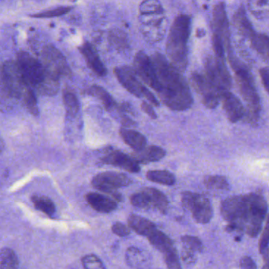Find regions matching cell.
<instances>
[{
    "mask_svg": "<svg viewBox=\"0 0 269 269\" xmlns=\"http://www.w3.org/2000/svg\"><path fill=\"white\" fill-rule=\"evenodd\" d=\"M114 73L116 79L128 92H130L137 98H145L154 106H160V102L154 97L153 94L138 80L133 69L126 66L118 67L114 69Z\"/></svg>",
    "mask_w": 269,
    "mask_h": 269,
    "instance_id": "ba28073f",
    "label": "cell"
},
{
    "mask_svg": "<svg viewBox=\"0 0 269 269\" xmlns=\"http://www.w3.org/2000/svg\"><path fill=\"white\" fill-rule=\"evenodd\" d=\"M260 76L266 92H268L269 70L267 67H263L260 70Z\"/></svg>",
    "mask_w": 269,
    "mask_h": 269,
    "instance_id": "c3c4849f",
    "label": "cell"
},
{
    "mask_svg": "<svg viewBox=\"0 0 269 269\" xmlns=\"http://www.w3.org/2000/svg\"><path fill=\"white\" fill-rule=\"evenodd\" d=\"M21 99L23 100L24 105L26 106L28 111L36 116L39 114V108H38L37 101H36V95L34 91L31 88L28 87L23 92Z\"/></svg>",
    "mask_w": 269,
    "mask_h": 269,
    "instance_id": "d590c367",
    "label": "cell"
},
{
    "mask_svg": "<svg viewBox=\"0 0 269 269\" xmlns=\"http://www.w3.org/2000/svg\"><path fill=\"white\" fill-rule=\"evenodd\" d=\"M251 47L257 51L266 62L268 60V36L266 34H256L251 40Z\"/></svg>",
    "mask_w": 269,
    "mask_h": 269,
    "instance_id": "1f68e13d",
    "label": "cell"
},
{
    "mask_svg": "<svg viewBox=\"0 0 269 269\" xmlns=\"http://www.w3.org/2000/svg\"><path fill=\"white\" fill-rule=\"evenodd\" d=\"M233 25L238 31V33L249 41L257 34L249 18L247 17L245 7L243 6H241L234 14Z\"/></svg>",
    "mask_w": 269,
    "mask_h": 269,
    "instance_id": "ffe728a7",
    "label": "cell"
},
{
    "mask_svg": "<svg viewBox=\"0 0 269 269\" xmlns=\"http://www.w3.org/2000/svg\"><path fill=\"white\" fill-rule=\"evenodd\" d=\"M166 156V151L161 147L151 145L145 147L139 152H134L132 157L138 164H146L148 163L157 162Z\"/></svg>",
    "mask_w": 269,
    "mask_h": 269,
    "instance_id": "44dd1931",
    "label": "cell"
},
{
    "mask_svg": "<svg viewBox=\"0 0 269 269\" xmlns=\"http://www.w3.org/2000/svg\"><path fill=\"white\" fill-rule=\"evenodd\" d=\"M17 63L26 85L35 90L41 85L47 74L42 63L26 51L17 54Z\"/></svg>",
    "mask_w": 269,
    "mask_h": 269,
    "instance_id": "8992f818",
    "label": "cell"
},
{
    "mask_svg": "<svg viewBox=\"0 0 269 269\" xmlns=\"http://www.w3.org/2000/svg\"><path fill=\"white\" fill-rule=\"evenodd\" d=\"M101 160L104 164L120 167L130 173H138L141 170L139 164L135 161L133 157L119 150H108Z\"/></svg>",
    "mask_w": 269,
    "mask_h": 269,
    "instance_id": "e0dca14e",
    "label": "cell"
},
{
    "mask_svg": "<svg viewBox=\"0 0 269 269\" xmlns=\"http://www.w3.org/2000/svg\"><path fill=\"white\" fill-rule=\"evenodd\" d=\"M213 35L223 41L227 54L232 52L228 17L224 3H219L215 6L213 14Z\"/></svg>",
    "mask_w": 269,
    "mask_h": 269,
    "instance_id": "9a60e30c",
    "label": "cell"
},
{
    "mask_svg": "<svg viewBox=\"0 0 269 269\" xmlns=\"http://www.w3.org/2000/svg\"><path fill=\"white\" fill-rule=\"evenodd\" d=\"M268 229H267V220L266 221L265 227L263 230L262 235L259 241V252L262 255L265 262H267L268 258Z\"/></svg>",
    "mask_w": 269,
    "mask_h": 269,
    "instance_id": "ee69618b",
    "label": "cell"
},
{
    "mask_svg": "<svg viewBox=\"0 0 269 269\" xmlns=\"http://www.w3.org/2000/svg\"><path fill=\"white\" fill-rule=\"evenodd\" d=\"M262 269H268V267H267V262H265V264L263 266Z\"/></svg>",
    "mask_w": 269,
    "mask_h": 269,
    "instance_id": "f5cc1de1",
    "label": "cell"
},
{
    "mask_svg": "<svg viewBox=\"0 0 269 269\" xmlns=\"http://www.w3.org/2000/svg\"><path fill=\"white\" fill-rule=\"evenodd\" d=\"M140 14H163L164 7L157 1H145L139 7Z\"/></svg>",
    "mask_w": 269,
    "mask_h": 269,
    "instance_id": "8d00e7d4",
    "label": "cell"
},
{
    "mask_svg": "<svg viewBox=\"0 0 269 269\" xmlns=\"http://www.w3.org/2000/svg\"><path fill=\"white\" fill-rule=\"evenodd\" d=\"M141 107H142V111L146 113L148 116H149L152 120H156L157 119V113L154 111L153 107L150 105L146 101H143L141 104Z\"/></svg>",
    "mask_w": 269,
    "mask_h": 269,
    "instance_id": "681fc988",
    "label": "cell"
},
{
    "mask_svg": "<svg viewBox=\"0 0 269 269\" xmlns=\"http://www.w3.org/2000/svg\"><path fill=\"white\" fill-rule=\"evenodd\" d=\"M182 260L186 264H191L196 261V257L195 255V252H193L190 249L185 247L184 249L182 252Z\"/></svg>",
    "mask_w": 269,
    "mask_h": 269,
    "instance_id": "7dc6e473",
    "label": "cell"
},
{
    "mask_svg": "<svg viewBox=\"0 0 269 269\" xmlns=\"http://www.w3.org/2000/svg\"><path fill=\"white\" fill-rule=\"evenodd\" d=\"M32 202L36 209L45 213L48 217H53L56 213L55 204L52 200L43 195H34L32 197Z\"/></svg>",
    "mask_w": 269,
    "mask_h": 269,
    "instance_id": "f546056e",
    "label": "cell"
},
{
    "mask_svg": "<svg viewBox=\"0 0 269 269\" xmlns=\"http://www.w3.org/2000/svg\"><path fill=\"white\" fill-rule=\"evenodd\" d=\"M41 56L42 61L41 63L43 67L54 77L60 79L62 77L70 76L71 71L68 63L61 51L55 47L50 45L45 46Z\"/></svg>",
    "mask_w": 269,
    "mask_h": 269,
    "instance_id": "8fae6325",
    "label": "cell"
},
{
    "mask_svg": "<svg viewBox=\"0 0 269 269\" xmlns=\"http://www.w3.org/2000/svg\"><path fill=\"white\" fill-rule=\"evenodd\" d=\"M111 230L114 235L120 237H126L130 234V230L126 225L121 222H116L111 227Z\"/></svg>",
    "mask_w": 269,
    "mask_h": 269,
    "instance_id": "f6af8a7d",
    "label": "cell"
},
{
    "mask_svg": "<svg viewBox=\"0 0 269 269\" xmlns=\"http://www.w3.org/2000/svg\"><path fill=\"white\" fill-rule=\"evenodd\" d=\"M222 217L227 222L226 230L242 232L255 238L261 233L267 217V203L257 193L227 198L221 203Z\"/></svg>",
    "mask_w": 269,
    "mask_h": 269,
    "instance_id": "6da1fadb",
    "label": "cell"
},
{
    "mask_svg": "<svg viewBox=\"0 0 269 269\" xmlns=\"http://www.w3.org/2000/svg\"><path fill=\"white\" fill-rule=\"evenodd\" d=\"M120 134L123 142L129 145L134 152H139L146 147V138L140 132L131 129L121 128Z\"/></svg>",
    "mask_w": 269,
    "mask_h": 269,
    "instance_id": "603a6c76",
    "label": "cell"
},
{
    "mask_svg": "<svg viewBox=\"0 0 269 269\" xmlns=\"http://www.w3.org/2000/svg\"><path fill=\"white\" fill-rule=\"evenodd\" d=\"M88 93L99 99L102 102L104 108L107 111H113L118 107V104H116V101L113 99L111 94L100 85H94L91 86L88 89Z\"/></svg>",
    "mask_w": 269,
    "mask_h": 269,
    "instance_id": "484cf974",
    "label": "cell"
},
{
    "mask_svg": "<svg viewBox=\"0 0 269 269\" xmlns=\"http://www.w3.org/2000/svg\"><path fill=\"white\" fill-rule=\"evenodd\" d=\"M59 89H60V79L54 77L47 71L45 79L35 91L41 95H54L58 92Z\"/></svg>",
    "mask_w": 269,
    "mask_h": 269,
    "instance_id": "83f0119b",
    "label": "cell"
},
{
    "mask_svg": "<svg viewBox=\"0 0 269 269\" xmlns=\"http://www.w3.org/2000/svg\"><path fill=\"white\" fill-rule=\"evenodd\" d=\"M204 186L212 190H228L230 189L228 181L224 176H208L204 179Z\"/></svg>",
    "mask_w": 269,
    "mask_h": 269,
    "instance_id": "d6a6232c",
    "label": "cell"
},
{
    "mask_svg": "<svg viewBox=\"0 0 269 269\" xmlns=\"http://www.w3.org/2000/svg\"><path fill=\"white\" fill-rule=\"evenodd\" d=\"M79 51L85 58L89 68L100 77H105L107 73V68L94 47L89 42H85L79 48Z\"/></svg>",
    "mask_w": 269,
    "mask_h": 269,
    "instance_id": "ac0fdd59",
    "label": "cell"
},
{
    "mask_svg": "<svg viewBox=\"0 0 269 269\" xmlns=\"http://www.w3.org/2000/svg\"><path fill=\"white\" fill-rule=\"evenodd\" d=\"M85 200L91 208L98 213H112L118 207L116 200L101 193H89L85 196Z\"/></svg>",
    "mask_w": 269,
    "mask_h": 269,
    "instance_id": "d6986e66",
    "label": "cell"
},
{
    "mask_svg": "<svg viewBox=\"0 0 269 269\" xmlns=\"http://www.w3.org/2000/svg\"><path fill=\"white\" fill-rule=\"evenodd\" d=\"M190 82L193 87L201 98L204 107L214 109L218 106L220 94L204 75L193 73L190 76Z\"/></svg>",
    "mask_w": 269,
    "mask_h": 269,
    "instance_id": "4fadbf2b",
    "label": "cell"
},
{
    "mask_svg": "<svg viewBox=\"0 0 269 269\" xmlns=\"http://www.w3.org/2000/svg\"><path fill=\"white\" fill-rule=\"evenodd\" d=\"M139 22L142 34L148 42H160L165 36L167 20L164 13L140 14Z\"/></svg>",
    "mask_w": 269,
    "mask_h": 269,
    "instance_id": "30bf717a",
    "label": "cell"
},
{
    "mask_svg": "<svg viewBox=\"0 0 269 269\" xmlns=\"http://www.w3.org/2000/svg\"><path fill=\"white\" fill-rule=\"evenodd\" d=\"M150 244L160 252L164 253L174 248V242L161 230L156 229L147 237Z\"/></svg>",
    "mask_w": 269,
    "mask_h": 269,
    "instance_id": "d4e9b609",
    "label": "cell"
},
{
    "mask_svg": "<svg viewBox=\"0 0 269 269\" xmlns=\"http://www.w3.org/2000/svg\"><path fill=\"white\" fill-rule=\"evenodd\" d=\"M191 17L179 14L172 23L166 45L168 61L179 72H183L188 65V41L190 35Z\"/></svg>",
    "mask_w": 269,
    "mask_h": 269,
    "instance_id": "3957f363",
    "label": "cell"
},
{
    "mask_svg": "<svg viewBox=\"0 0 269 269\" xmlns=\"http://www.w3.org/2000/svg\"><path fill=\"white\" fill-rule=\"evenodd\" d=\"M127 222L131 230L142 236L148 237L157 229L155 223L136 214L130 215L128 217Z\"/></svg>",
    "mask_w": 269,
    "mask_h": 269,
    "instance_id": "cb8c5ba5",
    "label": "cell"
},
{
    "mask_svg": "<svg viewBox=\"0 0 269 269\" xmlns=\"http://www.w3.org/2000/svg\"><path fill=\"white\" fill-rule=\"evenodd\" d=\"M126 258L128 264L133 267H142L147 261L144 252L135 247H130L126 251Z\"/></svg>",
    "mask_w": 269,
    "mask_h": 269,
    "instance_id": "e575fe53",
    "label": "cell"
},
{
    "mask_svg": "<svg viewBox=\"0 0 269 269\" xmlns=\"http://www.w3.org/2000/svg\"><path fill=\"white\" fill-rule=\"evenodd\" d=\"M239 267L240 269H257V264L252 259V257L249 256H245L242 257L239 262Z\"/></svg>",
    "mask_w": 269,
    "mask_h": 269,
    "instance_id": "bcb514c9",
    "label": "cell"
},
{
    "mask_svg": "<svg viewBox=\"0 0 269 269\" xmlns=\"http://www.w3.org/2000/svg\"><path fill=\"white\" fill-rule=\"evenodd\" d=\"M4 148H5V143H4L2 137L0 136V154L2 153Z\"/></svg>",
    "mask_w": 269,
    "mask_h": 269,
    "instance_id": "816d5d0a",
    "label": "cell"
},
{
    "mask_svg": "<svg viewBox=\"0 0 269 269\" xmlns=\"http://www.w3.org/2000/svg\"><path fill=\"white\" fill-rule=\"evenodd\" d=\"M220 101H221L225 114L230 123H238L245 117V108L243 104L230 91L221 92Z\"/></svg>",
    "mask_w": 269,
    "mask_h": 269,
    "instance_id": "2e32d148",
    "label": "cell"
},
{
    "mask_svg": "<svg viewBox=\"0 0 269 269\" xmlns=\"http://www.w3.org/2000/svg\"><path fill=\"white\" fill-rule=\"evenodd\" d=\"M130 202L135 208H140V209H149L146 195L143 189L133 194L130 197Z\"/></svg>",
    "mask_w": 269,
    "mask_h": 269,
    "instance_id": "b9f144b4",
    "label": "cell"
},
{
    "mask_svg": "<svg viewBox=\"0 0 269 269\" xmlns=\"http://www.w3.org/2000/svg\"><path fill=\"white\" fill-rule=\"evenodd\" d=\"M186 248L192 251L193 252H202L204 251V245L198 237L191 235H184L181 238Z\"/></svg>",
    "mask_w": 269,
    "mask_h": 269,
    "instance_id": "f35d334b",
    "label": "cell"
},
{
    "mask_svg": "<svg viewBox=\"0 0 269 269\" xmlns=\"http://www.w3.org/2000/svg\"><path fill=\"white\" fill-rule=\"evenodd\" d=\"M146 195L148 206L166 214L168 210L169 202L164 193L155 188L146 187L142 189Z\"/></svg>",
    "mask_w": 269,
    "mask_h": 269,
    "instance_id": "7402d4cb",
    "label": "cell"
},
{
    "mask_svg": "<svg viewBox=\"0 0 269 269\" xmlns=\"http://www.w3.org/2000/svg\"><path fill=\"white\" fill-rule=\"evenodd\" d=\"M63 104L65 106L67 114L70 118L75 117L80 110V104L77 97L71 92H65L63 93Z\"/></svg>",
    "mask_w": 269,
    "mask_h": 269,
    "instance_id": "836d02e7",
    "label": "cell"
},
{
    "mask_svg": "<svg viewBox=\"0 0 269 269\" xmlns=\"http://www.w3.org/2000/svg\"><path fill=\"white\" fill-rule=\"evenodd\" d=\"M182 205L190 212L194 220L200 224H206L213 217V208L208 198L197 193H182Z\"/></svg>",
    "mask_w": 269,
    "mask_h": 269,
    "instance_id": "52a82bcc",
    "label": "cell"
},
{
    "mask_svg": "<svg viewBox=\"0 0 269 269\" xmlns=\"http://www.w3.org/2000/svg\"><path fill=\"white\" fill-rule=\"evenodd\" d=\"M159 83V98L172 111H184L192 107L194 99L187 82L177 69L160 53L150 57Z\"/></svg>",
    "mask_w": 269,
    "mask_h": 269,
    "instance_id": "7a4b0ae2",
    "label": "cell"
},
{
    "mask_svg": "<svg viewBox=\"0 0 269 269\" xmlns=\"http://www.w3.org/2000/svg\"><path fill=\"white\" fill-rule=\"evenodd\" d=\"M82 261L84 269H106L101 260L94 254L85 256Z\"/></svg>",
    "mask_w": 269,
    "mask_h": 269,
    "instance_id": "ab89813d",
    "label": "cell"
},
{
    "mask_svg": "<svg viewBox=\"0 0 269 269\" xmlns=\"http://www.w3.org/2000/svg\"><path fill=\"white\" fill-rule=\"evenodd\" d=\"M121 123L123 128L134 127L137 125V123L133 121L129 116H126V114H123V113H121Z\"/></svg>",
    "mask_w": 269,
    "mask_h": 269,
    "instance_id": "f907efd6",
    "label": "cell"
},
{
    "mask_svg": "<svg viewBox=\"0 0 269 269\" xmlns=\"http://www.w3.org/2000/svg\"><path fill=\"white\" fill-rule=\"evenodd\" d=\"M2 79L7 92L14 98H22L23 92L29 86L26 85L17 62L7 61L2 70Z\"/></svg>",
    "mask_w": 269,
    "mask_h": 269,
    "instance_id": "7c38bea8",
    "label": "cell"
},
{
    "mask_svg": "<svg viewBox=\"0 0 269 269\" xmlns=\"http://www.w3.org/2000/svg\"><path fill=\"white\" fill-rule=\"evenodd\" d=\"M71 10L72 7H60L52 9V10L32 14L31 17H36V18H50V17H60V16L64 15V14L70 12Z\"/></svg>",
    "mask_w": 269,
    "mask_h": 269,
    "instance_id": "74e56055",
    "label": "cell"
},
{
    "mask_svg": "<svg viewBox=\"0 0 269 269\" xmlns=\"http://www.w3.org/2000/svg\"><path fill=\"white\" fill-rule=\"evenodd\" d=\"M228 60L235 73L239 92L246 104L245 118L251 124H256L259 120L261 108V100L256 89L254 78L248 67L232 52L228 54Z\"/></svg>",
    "mask_w": 269,
    "mask_h": 269,
    "instance_id": "277c9868",
    "label": "cell"
},
{
    "mask_svg": "<svg viewBox=\"0 0 269 269\" xmlns=\"http://www.w3.org/2000/svg\"><path fill=\"white\" fill-rule=\"evenodd\" d=\"M133 71L135 74L143 81L151 89L159 91V83L156 74L155 68L151 58L144 52L140 51L135 55L133 59Z\"/></svg>",
    "mask_w": 269,
    "mask_h": 269,
    "instance_id": "5bb4252c",
    "label": "cell"
},
{
    "mask_svg": "<svg viewBox=\"0 0 269 269\" xmlns=\"http://www.w3.org/2000/svg\"><path fill=\"white\" fill-rule=\"evenodd\" d=\"M204 76L211 82L219 94L225 91H230L232 79L225 63V60L217 57H208L204 63Z\"/></svg>",
    "mask_w": 269,
    "mask_h": 269,
    "instance_id": "9c48e42d",
    "label": "cell"
},
{
    "mask_svg": "<svg viewBox=\"0 0 269 269\" xmlns=\"http://www.w3.org/2000/svg\"><path fill=\"white\" fill-rule=\"evenodd\" d=\"M146 178L150 182L164 186H173L176 182V176L171 172L165 170H149L147 172Z\"/></svg>",
    "mask_w": 269,
    "mask_h": 269,
    "instance_id": "4316f807",
    "label": "cell"
},
{
    "mask_svg": "<svg viewBox=\"0 0 269 269\" xmlns=\"http://www.w3.org/2000/svg\"><path fill=\"white\" fill-rule=\"evenodd\" d=\"M268 2L267 1H255V2L248 3V7L249 11L255 17H264V13L268 11Z\"/></svg>",
    "mask_w": 269,
    "mask_h": 269,
    "instance_id": "7bdbcfd3",
    "label": "cell"
},
{
    "mask_svg": "<svg viewBox=\"0 0 269 269\" xmlns=\"http://www.w3.org/2000/svg\"><path fill=\"white\" fill-rule=\"evenodd\" d=\"M108 39H109L110 44L117 51L124 52L130 48L127 35L121 29H114L111 30Z\"/></svg>",
    "mask_w": 269,
    "mask_h": 269,
    "instance_id": "f1b7e54d",
    "label": "cell"
},
{
    "mask_svg": "<svg viewBox=\"0 0 269 269\" xmlns=\"http://www.w3.org/2000/svg\"><path fill=\"white\" fill-rule=\"evenodd\" d=\"M164 261L168 269H182L179 254L176 248H172L167 252L164 253Z\"/></svg>",
    "mask_w": 269,
    "mask_h": 269,
    "instance_id": "60d3db41",
    "label": "cell"
},
{
    "mask_svg": "<svg viewBox=\"0 0 269 269\" xmlns=\"http://www.w3.org/2000/svg\"><path fill=\"white\" fill-rule=\"evenodd\" d=\"M19 260L17 254L10 248L0 251V269H18Z\"/></svg>",
    "mask_w": 269,
    "mask_h": 269,
    "instance_id": "4dcf8cb0",
    "label": "cell"
},
{
    "mask_svg": "<svg viewBox=\"0 0 269 269\" xmlns=\"http://www.w3.org/2000/svg\"><path fill=\"white\" fill-rule=\"evenodd\" d=\"M132 180L123 173L106 171L97 175L92 179V185L95 189L110 195L116 201H121L122 196L117 193L118 189L131 184Z\"/></svg>",
    "mask_w": 269,
    "mask_h": 269,
    "instance_id": "5b68a950",
    "label": "cell"
}]
</instances>
